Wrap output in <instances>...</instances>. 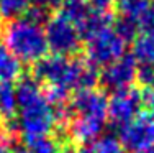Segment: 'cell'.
Here are the masks:
<instances>
[{"label":"cell","mask_w":154,"mask_h":153,"mask_svg":"<svg viewBox=\"0 0 154 153\" xmlns=\"http://www.w3.org/2000/svg\"><path fill=\"white\" fill-rule=\"evenodd\" d=\"M33 78L45 86H54L77 92L82 89H92L98 81V74L89 61L67 56H45L35 64Z\"/></svg>","instance_id":"7a4b0ae2"},{"label":"cell","mask_w":154,"mask_h":153,"mask_svg":"<svg viewBox=\"0 0 154 153\" xmlns=\"http://www.w3.org/2000/svg\"><path fill=\"white\" fill-rule=\"evenodd\" d=\"M90 3L94 10H98V12H108L110 7L116 2V0H87Z\"/></svg>","instance_id":"44dd1931"},{"label":"cell","mask_w":154,"mask_h":153,"mask_svg":"<svg viewBox=\"0 0 154 153\" xmlns=\"http://www.w3.org/2000/svg\"><path fill=\"white\" fill-rule=\"evenodd\" d=\"M143 105V94L138 89H125L112 94L107 102V120L118 129L130 123L139 114Z\"/></svg>","instance_id":"52a82bcc"},{"label":"cell","mask_w":154,"mask_h":153,"mask_svg":"<svg viewBox=\"0 0 154 153\" xmlns=\"http://www.w3.org/2000/svg\"><path fill=\"white\" fill-rule=\"evenodd\" d=\"M31 7V0H0V15L3 18L17 20L26 15Z\"/></svg>","instance_id":"9a60e30c"},{"label":"cell","mask_w":154,"mask_h":153,"mask_svg":"<svg viewBox=\"0 0 154 153\" xmlns=\"http://www.w3.org/2000/svg\"><path fill=\"white\" fill-rule=\"evenodd\" d=\"M0 25H2V15H0Z\"/></svg>","instance_id":"484cf974"},{"label":"cell","mask_w":154,"mask_h":153,"mask_svg":"<svg viewBox=\"0 0 154 153\" xmlns=\"http://www.w3.org/2000/svg\"><path fill=\"white\" fill-rule=\"evenodd\" d=\"M18 114L17 94L12 84H0V119L8 125Z\"/></svg>","instance_id":"4fadbf2b"},{"label":"cell","mask_w":154,"mask_h":153,"mask_svg":"<svg viewBox=\"0 0 154 153\" xmlns=\"http://www.w3.org/2000/svg\"><path fill=\"white\" fill-rule=\"evenodd\" d=\"M120 143L126 153H139L154 148V117L151 114H138L120 129Z\"/></svg>","instance_id":"8992f818"},{"label":"cell","mask_w":154,"mask_h":153,"mask_svg":"<svg viewBox=\"0 0 154 153\" xmlns=\"http://www.w3.org/2000/svg\"><path fill=\"white\" fill-rule=\"evenodd\" d=\"M59 8H61L59 13L64 15L72 25H75L77 30L85 23L87 18L94 12V8L90 7V3L87 0H62Z\"/></svg>","instance_id":"8fae6325"},{"label":"cell","mask_w":154,"mask_h":153,"mask_svg":"<svg viewBox=\"0 0 154 153\" xmlns=\"http://www.w3.org/2000/svg\"><path fill=\"white\" fill-rule=\"evenodd\" d=\"M92 151L94 153H126L123 150L120 140L112 135H105V137L97 138Z\"/></svg>","instance_id":"e0dca14e"},{"label":"cell","mask_w":154,"mask_h":153,"mask_svg":"<svg viewBox=\"0 0 154 153\" xmlns=\"http://www.w3.org/2000/svg\"><path fill=\"white\" fill-rule=\"evenodd\" d=\"M31 2L35 3L33 7H36V8L43 10L45 13H49L51 10L59 8L61 3H62V0H31Z\"/></svg>","instance_id":"d6986e66"},{"label":"cell","mask_w":154,"mask_h":153,"mask_svg":"<svg viewBox=\"0 0 154 153\" xmlns=\"http://www.w3.org/2000/svg\"><path fill=\"white\" fill-rule=\"evenodd\" d=\"M136 64H146L154 68V35L143 33L136 36L133 45V54Z\"/></svg>","instance_id":"5bb4252c"},{"label":"cell","mask_w":154,"mask_h":153,"mask_svg":"<svg viewBox=\"0 0 154 153\" xmlns=\"http://www.w3.org/2000/svg\"><path fill=\"white\" fill-rule=\"evenodd\" d=\"M18 104V125L28 135H51L59 123L54 107L46 100L43 86L33 76H21L15 86Z\"/></svg>","instance_id":"6da1fadb"},{"label":"cell","mask_w":154,"mask_h":153,"mask_svg":"<svg viewBox=\"0 0 154 153\" xmlns=\"http://www.w3.org/2000/svg\"><path fill=\"white\" fill-rule=\"evenodd\" d=\"M10 132H12V129H10V127L7 125L2 119H0V140H5V138L8 137Z\"/></svg>","instance_id":"7402d4cb"},{"label":"cell","mask_w":154,"mask_h":153,"mask_svg":"<svg viewBox=\"0 0 154 153\" xmlns=\"http://www.w3.org/2000/svg\"><path fill=\"white\" fill-rule=\"evenodd\" d=\"M107 96L100 89H82L74 92L67 104V115L107 122Z\"/></svg>","instance_id":"ba28073f"},{"label":"cell","mask_w":154,"mask_h":153,"mask_svg":"<svg viewBox=\"0 0 154 153\" xmlns=\"http://www.w3.org/2000/svg\"><path fill=\"white\" fill-rule=\"evenodd\" d=\"M67 153H94V151L87 147H79V148H75V150H69Z\"/></svg>","instance_id":"cb8c5ba5"},{"label":"cell","mask_w":154,"mask_h":153,"mask_svg":"<svg viewBox=\"0 0 154 153\" xmlns=\"http://www.w3.org/2000/svg\"><path fill=\"white\" fill-rule=\"evenodd\" d=\"M0 153H12V148L8 147L5 140H0Z\"/></svg>","instance_id":"603a6c76"},{"label":"cell","mask_w":154,"mask_h":153,"mask_svg":"<svg viewBox=\"0 0 154 153\" xmlns=\"http://www.w3.org/2000/svg\"><path fill=\"white\" fill-rule=\"evenodd\" d=\"M139 153H154V148H149V150H144V151H139Z\"/></svg>","instance_id":"d4e9b609"},{"label":"cell","mask_w":154,"mask_h":153,"mask_svg":"<svg viewBox=\"0 0 154 153\" xmlns=\"http://www.w3.org/2000/svg\"><path fill=\"white\" fill-rule=\"evenodd\" d=\"M139 30H143L148 35H154V2L148 5V8L143 12V15L138 20Z\"/></svg>","instance_id":"ac0fdd59"},{"label":"cell","mask_w":154,"mask_h":153,"mask_svg":"<svg viewBox=\"0 0 154 153\" xmlns=\"http://www.w3.org/2000/svg\"><path fill=\"white\" fill-rule=\"evenodd\" d=\"M2 40L3 48L25 64H36L48 53L41 23L28 17L10 20L2 30Z\"/></svg>","instance_id":"3957f363"},{"label":"cell","mask_w":154,"mask_h":153,"mask_svg":"<svg viewBox=\"0 0 154 153\" xmlns=\"http://www.w3.org/2000/svg\"><path fill=\"white\" fill-rule=\"evenodd\" d=\"M23 147L28 153H67V148L54 135H28L23 137Z\"/></svg>","instance_id":"30bf717a"},{"label":"cell","mask_w":154,"mask_h":153,"mask_svg":"<svg viewBox=\"0 0 154 153\" xmlns=\"http://www.w3.org/2000/svg\"><path fill=\"white\" fill-rule=\"evenodd\" d=\"M136 68L138 64L134 58L131 54H123L120 59L103 68V71L98 76V81L105 91H112L113 94L130 89L136 81Z\"/></svg>","instance_id":"9c48e42d"},{"label":"cell","mask_w":154,"mask_h":153,"mask_svg":"<svg viewBox=\"0 0 154 153\" xmlns=\"http://www.w3.org/2000/svg\"><path fill=\"white\" fill-rule=\"evenodd\" d=\"M115 31L122 36L123 41H131V40H136L138 31H139V25L136 20H131L128 17H120L115 21Z\"/></svg>","instance_id":"2e32d148"},{"label":"cell","mask_w":154,"mask_h":153,"mask_svg":"<svg viewBox=\"0 0 154 153\" xmlns=\"http://www.w3.org/2000/svg\"><path fill=\"white\" fill-rule=\"evenodd\" d=\"M45 36L48 49L56 56H67L71 58L80 48V33L64 15L56 13V15L46 18L45 25Z\"/></svg>","instance_id":"277c9868"},{"label":"cell","mask_w":154,"mask_h":153,"mask_svg":"<svg viewBox=\"0 0 154 153\" xmlns=\"http://www.w3.org/2000/svg\"><path fill=\"white\" fill-rule=\"evenodd\" d=\"M21 78V63L0 45V84H12Z\"/></svg>","instance_id":"7c38bea8"},{"label":"cell","mask_w":154,"mask_h":153,"mask_svg":"<svg viewBox=\"0 0 154 153\" xmlns=\"http://www.w3.org/2000/svg\"><path fill=\"white\" fill-rule=\"evenodd\" d=\"M143 104L148 107L149 114L154 117V87L144 89V92H143Z\"/></svg>","instance_id":"ffe728a7"},{"label":"cell","mask_w":154,"mask_h":153,"mask_svg":"<svg viewBox=\"0 0 154 153\" xmlns=\"http://www.w3.org/2000/svg\"><path fill=\"white\" fill-rule=\"evenodd\" d=\"M125 48H126V41H123L112 25L102 28L100 31L85 40L87 61L94 68H105L110 63L120 59L125 54Z\"/></svg>","instance_id":"5b68a950"}]
</instances>
